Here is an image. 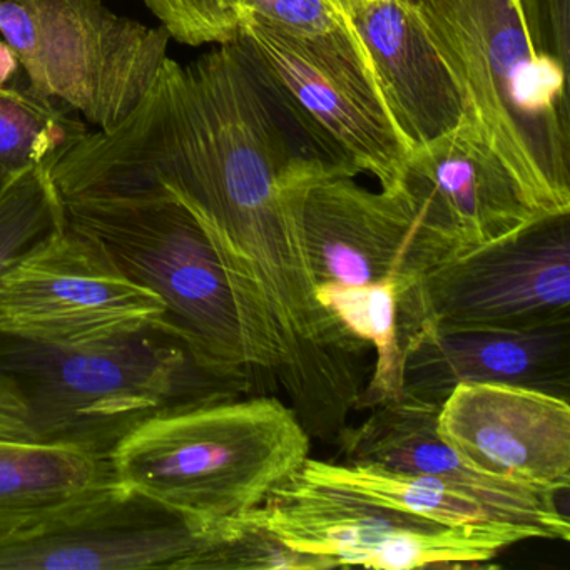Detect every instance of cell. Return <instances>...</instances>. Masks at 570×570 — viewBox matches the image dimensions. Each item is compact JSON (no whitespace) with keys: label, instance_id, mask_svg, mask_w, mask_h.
Here are the masks:
<instances>
[{"label":"cell","instance_id":"cell-23","mask_svg":"<svg viewBox=\"0 0 570 570\" xmlns=\"http://www.w3.org/2000/svg\"><path fill=\"white\" fill-rule=\"evenodd\" d=\"M163 28L181 45H226L236 38V19L222 0H145Z\"/></svg>","mask_w":570,"mask_h":570},{"label":"cell","instance_id":"cell-4","mask_svg":"<svg viewBox=\"0 0 570 570\" xmlns=\"http://www.w3.org/2000/svg\"><path fill=\"white\" fill-rule=\"evenodd\" d=\"M309 449L312 436L285 400L236 396L156 416L109 460L116 482L213 532L262 505Z\"/></svg>","mask_w":570,"mask_h":570},{"label":"cell","instance_id":"cell-20","mask_svg":"<svg viewBox=\"0 0 570 570\" xmlns=\"http://www.w3.org/2000/svg\"><path fill=\"white\" fill-rule=\"evenodd\" d=\"M88 132L52 99L0 86V189L24 173L56 161Z\"/></svg>","mask_w":570,"mask_h":570},{"label":"cell","instance_id":"cell-25","mask_svg":"<svg viewBox=\"0 0 570 570\" xmlns=\"http://www.w3.org/2000/svg\"><path fill=\"white\" fill-rule=\"evenodd\" d=\"M530 42L540 58L569 71L570 0H517Z\"/></svg>","mask_w":570,"mask_h":570},{"label":"cell","instance_id":"cell-17","mask_svg":"<svg viewBox=\"0 0 570 570\" xmlns=\"http://www.w3.org/2000/svg\"><path fill=\"white\" fill-rule=\"evenodd\" d=\"M112 482L109 459L72 446L0 440V535Z\"/></svg>","mask_w":570,"mask_h":570},{"label":"cell","instance_id":"cell-5","mask_svg":"<svg viewBox=\"0 0 570 570\" xmlns=\"http://www.w3.org/2000/svg\"><path fill=\"white\" fill-rule=\"evenodd\" d=\"M295 205L316 285L393 279L400 320L412 312L426 275L460 255L449 213L409 171L400 185L375 193L338 169L316 168L296 185Z\"/></svg>","mask_w":570,"mask_h":570},{"label":"cell","instance_id":"cell-2","mask_svg":"<svg viewBox=\"0 0 570 570\" xmlns=\"http://www.w3.org/2000/svg\"><path fill=\"white\" fill-rule=\"evenodd\" d=\"M472 121L542 215L570 213L567 72L540 58L517 0H413Z\"/></svg>","mask_w":570,"mask_h":570},{"label":"cell","instance_id":"cell-26","mask_svg":"<svg viewBox=\"0 0 570 570\" xmlns=\"http://www.w3.org/2000/svg\"><path fill=\"white\" fill-rule=\"evenodd\" d=\"M0 440L39 443L31 410L11 376L0 373Z\"/></svg>","mask_w":570,"mask_h":570},{"label":"cell","instance_id":"cell-15","mask_svg":"<svg viewBox=\"0 0 570 570\" xmlns=\"http://www.w3.org/2000/svg\"><path fill=\"white\" fill-rule=\"evenodd\" d=\"M465 383L525 386L569 400L570 326L520 333L423 323L405 345L403 396L440 406Z\"/></svg>","mask_w":570,"mask_h":570},{"label":"cell","instance_id":"cell-12","mask_svg":"<svg viewBox=\"0 0 570 570\" xmlns=\"http://www.w3.org/2000/svg\"><path fill=\"white\" fill-rule=\"evenodd\" d=\"M436 430L479 472L559 493L570 489V405L562 396L465 383L443 400Z\"/></svg>","mask_w":570,"mask_h":570},{"label":"cell","instance_id":"cell-11","mask_svg":"<svg viewBox=\"0 0 570 570\" xmlns=\"http://www.w3.org/2000/svg\"><path fill=\"white\" fill-rule=\"evenodd\" d=\"M209 535L178 510L112 482L0 535V570H183Z\"/></svg>","mask_w":570,"mask_h":570},{"label":"cell","instance_id":"cell-1","mask_svg":"<svg viewBox=\"0 0 570 570\" xmlns=\"http://www.w3.org/2000/svg\"><path fill=\"white\" fill-rule=\"evenodd\" d=\"M52 178L69 225L98 239L131 282L161 299L159 325L203 368L252 392L235 295L198 216L151 179L121 173Z\"/></svg>","mask_w":570,"mask_h":570},{"label":"cell","instance_id":"cell-21","mask_svg":"<svg viewBox=\"0 0 570 570\" xmlns=\"http://www.w3.org/2000/svg\"><path fill=\"white\" fill-rule=\"evenodd\" d=\"M52 163L0 189V276L68 226Z\"/></svg>","mask_w":570,"mask_h":570},{"label":"cell","instance_id":"cell-13","mask_svg":"<svg viewBox=\"0 0 570 570\" xmlns=\"http://www.w3.org/2000/svg\"><path fill=\"white\" fill-rule=\"evenodd\" d=\"M439 409L410 396L375 406L362 425H346L336 436L342 463L440 480L525 527L535 539L569 542L570 523L559 509V492L473 469L440 436Z\"/></svg>","mask_w":570,"mask_h":570},{"label":"cell","instance_id":"cell-9","mask_svg":"<svg viewBox=\"0 0 570 570\" xmlns=\"http://www.w3.org/2000/svg\"><path fill=\"white\" fill-rule=\"evenodd\" d=\"M165 306L105 246L66 226L0 276V333L75 348L161 323Z\"/></svg>","mask_w":570,"mask_h":570},{"label":"cell","instance_id":"cell-22","mask_svg":"<svg viewBox=\"0 0 570 570\" xmlns=\"http://www.w3.org/2000/svg\"><path fill=\"white\" fill-rule=\"evenodd\" d=\"M332 560L299 552L248 517L213 530L183 570H328Z\"/></svg>","mask_w":570,"mask_h":570},{"label":"cell","instance_id":"cell-6","mask_svg":"<svg viewBox=\"0 0 570 570\" xmlns=\"http://www.w3.org/2000/svg\"><path fill=\"white\" fill-rule=\"evenodd\" d=\"M236 42L333 166L370 173L382 189L405 178L410 148L380 95L355 31L289 35L235 9Z\"/></svg>","mask_w":570,"mask_h":570},{"label":"cell","instance_id":"cell-27","mask_svg":"<svg viewBox=\"0 0 570 570\" xmlns=\"http://www.w3.org/2000/svg\"><path fill=\"white\" fill-rule=\"evenodd\" d=\"M19 69H21V65H19L18 56L12 51L11 46L2 39L0 41V86L11 82Z\"/></svg>","mask_w":570,"mask_h":570},{"label":"cell","instance_id":"cell-16","mask_svg":"<svg viewBox=\"0 0 570 570\" xmlns=\"http://www.w3.org/2000/svg\"><path fill=\"white\" fill-rule=\"evenodd\" d=\"M406 171L422 179L449 213L460 255L509 238L547 216L529 205L472 119L413 148Z\"/></svg>","mask_w":570,"mask_h":570},{"label":"cell","instance_id":"cell-19","mask_svg":"<svg viewBox=\"0 0 570 570\" xmlns=\"http://www.w3.org/2000/svg\"><path fill=\"white\" fill-rule=\"evenodd\" d=\"M318 302L375 353L368 382L355 410H372L403 399V343L399 286L393 279L370 285H316Z\"/></svg>","mask_w":570,"mask_h":570},{"label":"cell","instance_id":"cell-24","mask_svg":"<svg viewBox=\"0 0 570 570\" xmlns=\"http://www.w3.org/2000/svg\"><path fill=\"white\" fill-rule=\"evenodd\" d=\"M229 12L245 9L289 35L325 38L350 31L340 0H222Z\"/></svg>","mask_w":570,"mask_h":570},{"label":"cell","instance_id":"cell-14","mask_svg":"<svg viewBox=\"0 0 570 570\" xmlns=\"http://www.w3.org/2000/svg\"><path fill=\"white\" fill-rule=\"evenodd\" d=\"M410 148L472 119L469 99L413 0L340 2Z\"/></svg>","mask_w":570,"mask_h":570},{"label":"cell","instance_id":"cell-18","mask_svg":"<svg viewBox=\"0 0 570 570\" xmlns=\"http://www.w3.org/2000/svg\"><path fill=\"white\" fill-rule=\"evenodd\" d=\"M298 473L312 482L342 487L373 502L413 513L443 525L475 523V525L520 527L510 522L495 509H490L456 492L453 487L430 476L405 475V473L389 472L376 466L323 462L309 456L299 466Z\"/></svg>","mask_w":570,"mask_h":570},{"label":"cell","instance_id":"cell-28","mask_svg":"<svg viewBox=\"0 0 570 570\" xmlns=\"http://www.w3.org/2000/svg\"><path fill=\"white\" fill-rule=\"evenodd\" d=\"M340 2H352V0H340Z\"/></svg>","mask_w":570,"mask_h":570},{"label":"cell","instance_id":"cell-8","mask_svg":"<svg viewBox=\"0 0 570 570\" xmlns=\"http://www.w3.org/2000/svg\"><path fill=\"white\" fill-rule=\"evenodd\" d=\"M299 552L336 567L480 569L532 532L513 525H443L328 483L292 476L246 513Z\"/></svg>","mask_w":570,"mask_h":570},{"label":"cell","instance_id":"cell-10","mask_svg":"<svg viewBox=\"0 0 570 570\" xmlns=\"http://www.w3.org/2000/svg\"><path fill=\"white\" fill-rule=\"evenodd\" d=\"M416 330L543 332L570 326V213L455 256L420 285Z\"/></svg>","mask_w":570,"mask_h":570},{"label":"cell","instance_id":"cell-3","mask_svg":"<svg viewBox=\"0 0 570 570\" xmlns=\"http://www.w3.org/2000/svg\"><path fill=\"white\" fill-rule=\"evenodd\" d=\"M0 373L24 395L39 443L101 459L156 416L242 393L203 368L188 346L158 323L75 348L0 333Z\"/></svg>","mask_w":570,"mask_h":570},{"label":"cell","instance_id":"cell-7","mask_svg":"<svg viewBox=\"0 0 570 570\" xmlns=\"http://www.w3.org/2000/svg\"><path fill=\"white\" fill-rule=\"evenodd\" d=\"M0 36L31 91L65 101L101 132L118 129L151 91L171 39L102 0H0Z\"/></svg>","mask_w":570,"mask_h":570}]
</instances>
